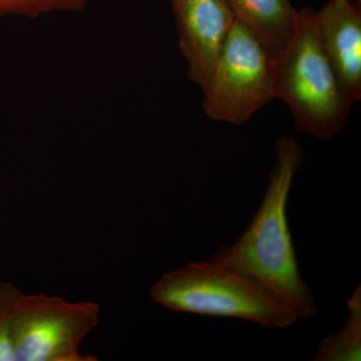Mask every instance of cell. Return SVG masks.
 Wrapping results in <instances>:
<instances>
[{
  "mask_svg": "<svg viewBox=\"0 0 361 361\" xmlns=\"http://www.w3.org/2000/svg\"><path fill=\"white\" fill-rule=\"evenodd\" d=\"M274 167L257 212L231 246H222L211 257L255 278L293 310L298 319L318 313L314 294L304 281L287 217L294 176L303 151L292 137H280Z\"/></svg>",
  "mask_w": 361,
  "mask_h": 361,
  "instance_id": "cell-1",
  "label": "cell"
},
{
  "mask_svg": "<svg viewBox=\"0 0 361 361\" xmlns=\"http://www.w3.org/2000/svg\"><path fill=\"white\" fill-rule=\"evenodd\" d=\"M149 296L176 312L247 320L269 329H287L298 320L255 278L211 259L165 273L151 287Z\"/></svg>",
  "mask_w": 361,
  "mask_h": 361,
  "instance_id": "cell-2",
  "label": "cell"
},
{
  "mask_svg": "<svg viewBox=\"0 0 361 361\" xmlns=\"http://www.w3.org/2000/svg\"><path fill=\"white\" fill-rule=\"evenodd\" d=\"M316 11H298L295 30L276 59V97L288 106L297 130L329 141L343 130L350 99L323 51Z\"/></svg>",
  "mask_w": 361,
  "mask_h": 361,
  "instance_id": "cell-3",
  "label": "cell"
},
{
  "mask_svg": "<svg viewBox=\"0 0 361 361\" xmlns=\"http://www.w3.org/2000/svg\"><path fill=\"white\" fill-rule=\"evenodd\" d=\"M202 89L203 110L209 118L243 125L276 97V59L236 20Z\"/></svg>",
  "mask_w": 361,
  "mask_h": 361,
  "instance_id": "cell-4",
  "label": "cell"
},
{
  "mask_svg": "<svg viewBox=\"0 0 361 361\" xmlns=\"http://www.w3.org/2000/svg\"><path fill=\"white\" fill-rule=\"evenodd\" d=\"M101 307L94 301L70 302L44 293L14 299L11 334L14 361H96L80 353V345L99 322Z\"/></svg>",
  "mask_w": 361,
  "mask_h": 361,
  "instance_id": "cell-5",
  "label": "cell"
},
{
  "mask_svg": "<svg viewBox=\"0 0 361 361\" xmlns=\"http://www.w3.org/2000/svg\"><path fill=\"white\" fill-rule=\"evenodd\" d=\"M187 75L203 87L224 49L236 16L227 0H172Z\"/></svg>",
  "mask_w": 361,
  "mask_h": 361,
  "instance_id": "cell-6",
  "label": "cell"
},
{
  "mask_svg": "<svg viewBox=\"0 0 361 361\" xmlns=\"http://www.w3.org/2000/svg\"><path fill=\"white\" fill-rule=\"evenodd\" d=\"M316 30L325 56L346 96L361 99V11L353 0H329L315 13Z\"/></svg>",
  "mask_w": 361,
  "mask_h": 361,
  "instance_id": "cell-7",
  "label": "cell"
},
{
  "mask_svg": "<svg viewBox=\"0 0 361 361\" xmlns=\"http://www.w3.org/2000/svg\"><path fill=\"white\" fill-rule=\"evenodd\" d=\"M236 20L245 25L277 59L295 30L298 11L290 0H227Z\"/></svg>",
  "mask_w": 361,
  "mask_h": 361,
  "instance_id": "cell-8",
  "label": "cell"
},
{
  "mask_svg": "<svg viewBox=\"0 0 361 361\" xmlns=\"http://www.w3.org/2000/svg\"><path fill=\"white\" fill-rule=\"evenodd\" d=\"M348 317L336 334L318 344L315 361H360L361 360V287L356 286L348 299Z\"/></svg>",
  "mask_w": 361,
  "mask_h": 361,
  "instance_id": "cell-9",
  "label": "cell"
},
{
  "mask_svg": "<svg viewBox=\"0 0 361 361\" xmlns=\"http://www.w3.org/2000/svg\"><path fill=\"white\" fill-rule=\"evenodd\" d=\"M89 0H0V11H14L37 18L51 11H73L84 8Z\"/></svg>",
  "mask_w": 361,
  "mask_h": 361,
  "instance_id": "cell-10",
  "label": "cell"
},
{
  "mask_svg": "<svg viewBox=\"0 0 361 361\" xmlns=\"http://www.w3.org/2000/svg\"><path fill=\"white\" fill-rule=\"evenodd\" d=\"M20 289L11 282L0 283V361H14L11 323L14 299Z\"/></svg>",
  "mask_w": 361,
  "mask_h": 361,
  "instance_id": "cell-11",
  "label": "cell"
},
{
  "mask_svg": "<svg viewBox=\"0 0 361 361\" xmlns=\"http://www.w3.org/2000/svg\"><path fill=\"white\" fill-rule=\"evenodd\" d=\"M353 1H355V4H360L361 0H353Z\"/></svg>",
  "mask_w": 361,
  "mask_h": 361,
  "instance_id": "cell-12",
  "label": "cell"
}]
</instances>
